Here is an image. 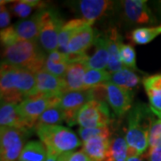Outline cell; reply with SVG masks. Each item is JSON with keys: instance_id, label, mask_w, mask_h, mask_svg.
Masks as SVG:
<instances>
[{"instance_id": "obj_17", "label": "cell", "mask_w": 161, "mask_h": 161, "mask_svg": "<svg viewBox=\"0 0 161 161\" xmlns=\"http://www.w3.org/2000/svg\"><path fill=\"white\" fill-rule=\"evenodd\" d=\"M93 46L95 47V50L92 57H89L87 59L85 63L88 69L105 70V68L108 67L109 60L107 35L98 36V38H96Z\"/></svg>"}, {"instance_id": "obj_35", "label": "cell", "mask_w": 161, "mask_h": 161, "mask_svg": "<svg viewBox=\"0 0 161 161\" xmlns=\"http://www.w3.org/2000/svg\"><path fill=\"white\" fill-rule=\"evenodd\" d=\"M58 161H92L83 150L70 151L59 156Z\"/></svg>"}, {"instance_id": "obj_30", "label": "cell", "mask_w": 161, "mask_h": 161, "mask_svg": "<svg viewBox=\"0 0 161 161\" xmlns=\"http://www.w3.org/2000/svg\"><path fill=\"white\" fill-rule=\"evenodd\" d=\"M110 74L106 70L88 69L84 75V87L83 90H90L93 87L109 83Z\"/></svg>"}, {"instance_id": "obj_34", "label": "cell", "mask_w": 161, "mask_h": 161, "mask_svg": "<svg viewBox=\"0 0 161 161\" xmlns=\"http://www.w3.org/2000/svg\"><path fill=\"white\" fill-rule=\"evenodd\" d=\"M90 91H91V95H92V100H95L98 102L108 105L107 83L93 87L92 89H90Z\"/></svg>"}, {"instance_id": "obj_2", "label": "cell", "mask_w": 161, "mask_h": 161, "mask_svg": "<svg viewBox=\"0 0 161 161\" xmlns=\"http://www.w3.org/2000/svg\"><path fill=\"white\" fill-rule=\"evenodd\" d=\"M47 56L38 41L17 40L7 45L3 52V63L37 74L45 66Z\"/></svg>"}, {"instance_id": "obj_23", "label": "cell", "mask_w": 161, "mask_h": 161, "mask_svg": "<svg viewBox=\"0 0 161 161\" xmlns=\"http://www.w3.org/2000/svg\"><path fill=\"white\" fill-rule=\"evenodd\" d=\"M69 65L67 57L58 50H56L48 53V55L47 56L46 63L43 69L49 72L50 74L57 77L64 79V76L65 75Z\"/></svg>"}, {"instance_id": "obj_5", "label": "cell", "mask_w": 161, "mask_h": 161, "mask_svg": "<svg viewBox=\"0 0 161 161\" xmlns=\"http://www.w3.org/2000/svg\"><path fill=\"white\" fill-rule=\"evenodd\" d=\"M44 10V9H43ZM40 10L27 19L18 21L14 25L1 31V42L4 47L17 40L38 41L40 38L42 11Z\"/></svg>"}, {"instance_id": "obj_20", "label": "cell", "mask_w": 161, "mask_h": 161, "mask_svg": "<svg viewBox=\"0 0 161 161\" xmlns=\"http://www.w3.org/2000/svg\"><path fill=\"white\" fill-rule=\"evenodd\" d=\"M109 145L110 138L95 137L82 142V150L92 161H105Z\"/></svg>"}, {"instance_id": "obj_9", "label": "cell", "mask_w": 161, "mask_h": 161, "mask_svg": "<svg viewBox=\"0 0 161 161\" xmlns=\"http://www.w3.org/2000/svg\"><path fill=\"white\" fill-rule=\"evenodd\" d=\"M111 114L108 105L91 100L80 110L77 115V124L81 128L108 126Z\"/></svg>"}, {"instance_id": "obj_16", "label": "cell", "mask_w": 161, "mask_h": 161, "mask_svg": "<svg viewBox=\"0 0 161 161\" xmlns=\"http://www.w3.org/2000/svg\"><path fill=\"white\" fill-rule=\"evenodd\" d=\"M113 5L107 0H82L78 3V10L84 20L94 23L102 17Z\"/></svg>"}, {"instance_id": "obj_12", "label": "cell", "mask_w": 161, "mask_h": 161, "mask_svg": "<svg viewBox=\"0 0 161 161\" xmlns=\"http://www.w3.org/2000/svg\"><path fill=\"white\" fill-rule=\"evenodd\" d=\"M107 87L108 106L117 116L124 115L132 108L133 92L111 82L107 83Z\"/></svg>"}, {"instance_id": "obj_1", "label": "cell", "mask_w": 161, "mask_h": 161, "mask_svg": "<svg viewBox=\"0 0 161 161\" xmlns=\"http://www.w3.org/2000/svg\"><path fill=\"white\" fill-rule=\"evenodd\" d=\"M1 102L19 105L27 97L34 95L36 75L29 70L1 63Z\"/></svg>"}, {"instance_id": "obj_41", "label": "cell", "mask_w": 161, "mask_h": 161, "mask_svg": "<svg viewBox=\"0 0 161 161\" xmlns=\"http://www.w3.org/2000/svg\"><path fill=\"white\" fill-rule=\"evenodd\" d=\"M160 6H161V5H160Z\"/></svg>"}, {"instance_id": "obj_6", "label": "cell", "mask_w": 161, "mask_h": 161, "mask_svg": "<svg viewBox=\"0 0 161 161\" xmlns=\"http://www.w3.org/2000/svg\"><path fill=\"white\" fill-rule=\"evenodd\" d=\"M63 25V20L56 10L46 8L42 11L39 41L45 51L58 50V35Z\"/></svg>"}, {"instance_id": "obj_36", "label": "cell", "mask_w": 161, "mask_h": 161, "mask_svg": "<svg viewBox=\"0 0 161 161\" xmlns=\"http://www.w3.org/2000/svg\"><path fill=\"white\" fill-rule=\"evenodd\" d=\"M6 2L1 1L0 7V27L2 30H5L9 27L11 22V14L10 10L6 7Z\"/></svg>"}, {"instance_id": "obj_26", "label": "cell", "mask_w": 161, "mask_h": 161, "mask_svg": "<svg viewBox=\"0 0 161 161\" xmlns=\"http://www.w3.org/2000/svg\"><path fill=\"white\" fill-rule=\"evenodd\" d=\"M60 99L53 103L47 108L46 111L40 115L39 120L36 124L35 129L40 126L45 125H60L64 121V111L60 106Z\"/></svg>"}, {"instance_id": "obj_32", "label": "cell", "mask_w": 161, "mask_h": 161, "mask_svg": "<svg viewBox=\"0 0 161 161\" xmlns=\"http://www.w3.org/2000/svg\"><path fill=\"white\" fill-rule=\"evenodd\" d=\"M79 134L82 142H87L95 137H108L110 138L111 132L108 126L92 127V128H81L79 129Z\"/></svg>"}, {"instance_id": "obj_28", "label": "cell", "mask_w": 161, "mask_h": 161, "mask_svg": "<svg viewBox=\"0 0 161 161\" xmlns=\"http://www.w3.org/2000/svg\"><path fill=\"white\" fill-rule=\"evenodd\" d=\"M129 158V146L125 139L115 137L110 140L108 155L105 161H126Z\"/></svg>"}, {"instance_id": "obj_25", "label": "cell", "mask_w": 161, "mask_h": 161, "mask_svg": "<svg viewBox=\"0 0 161 161\" xmlns=\"http://www.w3.org/2000/svg\"><path fill=\"white\" fill-rule=\"evenodd\" d=\"M141 79L132 70L124 67L123 69L110 74V81L111 83L126 89L129 91H132L137 88L140 84Z\"/></svg>"}, {"instance_id": "obj_21", "label": "cell", "mask_w": 161, "mask_h": 161, "mask_svg": "<svg viewBox=\"0 0 161 161\" xmlns=\"http://www.w3.org/2000/svg\"><path fill=\"white\" fill-rule=\"evenodd\" d=\"M89 23H94L88 22L83 18H77V19H73L67 23H64L63 27L61 28L59 35H58V51L65 55L66 57H68L69 56L68 44H69L72 36L74 35L76 30Z\"/></svg>"}, {"instance_id": "obj_39", "label": "cell", "mask_w": 161, "mask_h": 161, "mask_svg": "<svg viewBox=\"0 0 161 161\" xmlns=\"http://www.w3.org/2000/svg\"><path fill=\"white\" fill-rule=\"evenodd\" d=\"M59 156L60 155H58V154L47 151V158L46 161H58Z\"/></svg>"}, {"instance_id": "obj_11", "label": "cell", "mask_w": 161, "mask_h": 161, "mask_svg": "<svg viewBox=\"0 0 161 161\" xmlns=\"http://www.w3.org/2000/svg\"><path fill=\"white\" fill-rule=\"evenodd\" d=\"M36 91L35 94L40 93L50 97L61 98L66 88L64 79L57 77L45 69L36 74Z\"/></svg>"}, {"instance_id": "obj_18", "label": "cell", "mask_w": 161, "mask_h": 161, "mask_svg": "<svg viewBox=\"0 0 161 161\" xmlns=\"http://www.w3.org/2000/svg\"><path fill=\"white\" fill-rule=\"evenodd\" d=\"M88 67L85 62L71 64L64 76V81L65 84L66 92L74 91H84V75Z\"/></svg>"}, {"instance_id": "obj_10", "label": "cell", "mask_w": 161, "mask_h": 161, "mask_svg": "<svg viewBox=\"0 0 161 161\" xmlns=\"http://www.w3.org/2000/svg\"><path fill=\"white\" fill-rule=\"evenodd\" d=\"M91 100L92 95L90 90L64 92L59 102L64 114V122L68 125L77 124L78 113Z\"/></svg>"}, {"instance_id": "obj_14", "label": "cell", "mask_w": 161, "mask_h": 161, "mask_svg": "<svg viewBox=\"0 0 161 161\" xmlns=\"http://www.w3.org/2000/svg\"><path fill=\"white\" fill-rule=\"evenodd\" d=\"M126 20L133 23L146 24L153 22V15L145 0H126L124 2Z\"/></svg>"}, {"instance_id": "obj_33", "label": "cell", "mask_w": 161, "mask_h": 161, "mask_svg": "<svg viewBox=\"0 0 161 161\" xmlns=\"http://www.w3.org/2000/svg\"><path fill=\"white\" fill-rule=\"evenodd\" d=\"M161 146V120H156L151 125L149 132L150 149Z\"/></svg>"}, {"instance_id": "obj_38", "label": "cell", "mask_w": 161, "mask_h": 161, "mask_svg": "<svg viewBox=\"0 0 161 161\" xmlns=\"http://www.w3.org/2000/svg\"><path fill=\"white\" fill-rule=\"evenodd\" d=\"M126 161H148L147 156H134V157H129Z\"/></svg>"}, {"instance_id": "obj_19", "label": "cell", "mask_w": 161, "mask_h": 161, "mask_svg": "<svg viewBox=\"0 0 161 161\" xmlns=\"http://www.w3.org/2000/svg\"><path fill=\"white\" fill-rule=\"evenodd\" d=\"M0 125L4 127H15L26 131H31L25 121L19 114L17 105L1 102L0 108Z\"/></svg>"}, {"instance_id": "obj_13", "label": "cell", "mask_w": 161, "mask_h": 161, "mask_svg": "<svg viewBox=\"0 0 161 161\" xmlns=\"http://www.w3.org/2000/svg\"><path fill=\"white\" fill-rule=\"evenodd\" d=\"M92 24L89 23L75 31L68 44L69 55H85L87 49L93 46L95 34Z\"/></svg>"}, {"instance_id": "obj_37", "label": "cell", "mask_w": 161, "mask_h": 161, "mask_svg": "<svg viewBox=\"0 0 161 161\" xmlns=\"http://www.w3.org/2000/svg\"><path fill=\"white\" fill-rule=\"evenodd\" d=\"M148 161H161V146L150 149L147 154Z\"/></svg>"}, {"instance_id": "obj_29", "label": "cell", "mask_w": 161, "mask_h": 161, "mask_svg": "<svg viewBox=\"0 0 161 161\" xmlns=\"http://www.w3.org/2000/svg\"><path fill=\"white\" fill-rule=\"evenodd\" d=\"M160 34L161 25L154 27H142L132 31L130 39L136 44L144 45L150 43V41H152Z\"/></svg>"}, {"instance_id": "obj_27", "label": "cell", "mask_w": 161, "mask_h": 161, "mask_svg": "<svg viewBox=\"0 0 161 161\" xmlns=\"http://www.w3.org/2000/svg\"><path fill=\"white\" fill-rule=\"evenodd\" d=\"M47 149L41 142H29L25 144L18 161H46Z\"/></svg>"}, {"instance_id": "obj_4", "label": "cell", "mask_w": 161, "mask_h": 161, "mask_svg": "<svg viewBox=\"0 0 161 161\" xmlns=\"http://www.w3.org/2000/svg\"><path fill=\"white\" fill-rule=\"evenodd\" d=\"M36 132L47 151L58 155L70 152L82 144L75 132L63 125L40 126Z\"/></svg>"}, {"instance_id": "obj_7", "label": "cell", "mask_w": 161, "mask_h": 161, "mask_svg": "<svg viewBox=\"0 0 161 161\" xmlns=\"http://www.w3.org/2000/svg\"><path fill=\"white\" fill-rule=\"evenodd\" d=\"M29 131L15 128L4 127L0 132V157L1 161H16L22 154L24 142Z\"/></svg>"}, {"instance_id": "obj_3", "label": "cell", "mask_w": 161, "mask_h": 161, "mask_svg": "<svg viewBox=\"0 0 161 161\" xmlns=\"http://www.w3.org/2000/svg\"><path fill=\"white\" fill-rule=\"evenodd\" d=\"M151 112L150 108L138 103L129 113L125 141L132 156L143 155L149 147V132L154 122Z\"/></svg>"}, {"instance_id": "obj_40", "label": "cell", "mask_w": 161, "mask_h": 161, "mask_svg": "<svg viewBox=\"0 0 161 161\" xmlns=\"http://www.w3.org/2000/svg\"><path fill=\"white\" fill-rule=\"evenodd\" d=\"M152 111V113L153 114H155V115H157L158 117H159V119L161 120V112H157V111H154V110H151Z\"/></svg>"}, {"instance_id": "obj_31", "label": "cell", "mask_w": 161, "mask_h": 161, "mask_svg": "<svg viewBox=\"0 0 161 161\" xmlns=\"http://www.w3.org/2000/svg\"><path fill=\"white\" fill-rule=\"evenodd\" d=\"M120 58L124 67L131 70H137L136 66V54L132 46L129 44H123L120 49Z\"/></svg>"}, {"instance_id": "obj_8", "label": "cell", "mask_w": 161, "mask_h": 161, "mask_svg": "<svg viewBox=\"0 0 161 161\" xmlns=\"http://www.w3.org/2000/svg\"><path fill=\"white\" fill-rule=\"evenodd\" d=\"M59 99V97H50L37 93L27 97L22 103L17 105L18 112L27 124L30 130H32L36 126L40 115L52 104L58 101Z\"/></svg>"}, {"instance_id": "obj_22", "label": "cell", "mask_w": 161, "mask_h": 161, "mask_svg": "<svg viewBox=\"0 0 161 161\" xmlns=\"http://www.w3.org/2000/svg\"><path fill=\"white\" fill-rule=\"evenodd\" d=\"M143 85L150 99V109L161 112V75L145 77Z\"/></svg>"}, {"instance_id": "obj_24", "label": "cell", "mask_w": 161, "mask_h": 161, "mask_svg": "<svg viewBox=\"0 0 161 161\" xmlns=\"http://www.w3.org/2000/svg\"><path fill=\"white\" fill-rule=\"evenodd\" d=\"M47 4L37 0H22L10 2L9 10L14 15L22 19H27L30 14L35 10L40 11L46 9Z\"/></svg>"}, {"instance_id": "obj_15", "label": "cell", "mask_w": 161, "mask_h": 161, "mask_svg": "<svg viewBox=\"0 0 161 161\" xmlns=\"http://www.w3.org/2000/svg\"><path fill=\"white\" fill-rule=\"evenodd\" d=\"M107 38L109 55V60L107 68L109 74H114L124 68L120 58V49L121 46L123 45V40L116 28H111L107 34Z\"/></svg>"}]
</instances>
